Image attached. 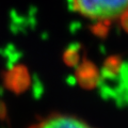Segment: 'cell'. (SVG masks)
Listing matches in <instances>:
<instances>
[{"mask_svg":"<svg viewBox=\"0 0 128 128\" xmlns=\"http://www.w3.org/2000/svg\"><path fill=\"white\" fill-rule=\"evenodd\" d=\"M72 3L83 17L105 24L121 20L128 31V0H72Z\"/></svg>","mask_w":128,"mask_h":128,"instance_id":"cell-1","label":"cell"},{"mask_svg":"<svg viewBox=\"0 0 128 128\" xmlns=\"http://www.w3.org/2000/svg\"><path fill=\"white\" fill-rule=\"evenodd\" d=\"M2 83L6 89L15 95L25 94L34 84L28 68L25 65H15L2 74Z\"/></svg>","mask_w":128,"mask_h":128,"instance_id":"cell-2","label":"cell"},{"mask_svg":"<svg viewBox=\"0 0 128 128\" xmlns=\"http://www.w3.org/2000/svg\"><path fill=\"white\" fill-rule=\"evenodd\" d=\"M29 128H94L84 121L73 115L54 113L42 118Z\"/></svg>","mask_w":128,"mask_h":128,"instance_id":"cell-3","label":"cell"},{"mask_svg":"<svg viewBox=\"0 0 128 128\" xmlns=\"http://www.w3.org/2000/svg\"><path fill=\"white\" fill-rule=\"evenodd\" d=\"M76 80L79 86L84 90H94L98 88L100 75L96 66L89 60H84L76 70Z\"/></svg>","mask_w":128,"mask_h":128,"instance_id":"cell-4","label":"cell"},{"mask_svg":"<svg viewBox=\"0 0 128 128\" xmlns=\"http://www.w3.org/2000/svg\"><path fill=\"white\" fill-rule=\"evenodd\" d=\"M63 61L70 67H75L79 63V47L77 45L70 46L63 54Z\"/></svg>","mask_w":128,"mask_h":128,"instance_id":"cell-5","label":"cell"},{"mask_svg":"<svg viewBox=\"0 0 128 128\" xmlns=\"http://www.w3.org/2000/svg\"><path fill=\"white\" fill-rule=\"evenodd\" d=\"M0 122L1 123H10L9 118V112H8V107L6 105V102L2 98H0Z\"/></svg>","mask_w":128,"mask_h":128,"instance_id":"cell-6","label":"cell"}]
</instances>
